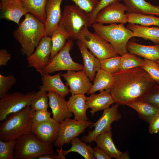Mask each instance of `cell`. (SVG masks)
Wrapping results in <instances>:
<instances>
[{
	"label": "cell",
	"mask_w": 159,
	"mask_h": 159,
	"mask_svg": "<svg viewBox=\"0 0 159 159\" xmlns=\"http://www.w3.org/2000/svg\"><path fill=\"white\" fill-rule=\"evenodd\" d=\"M112 75L113 81L110 93L115 103L119 105H126L140 98L157 84L141 67L120 70Z\"/></svg>",
	"instance_id": "1"
},
{
	"label": "cell",
	"mask_w": 159,
	"mask_h": 159,
	"mask_svg": "<svg viewBox=\"0 0 159 159\" xmlns=\"http://www.w3.org/2000/svg\"><path fill=\"white\" fill-rule=\"evenodd\" d=\"M24 16V19L13 34L21 45L22 54L28 57L34 52L42 38L46 36L44 23L29 13Z\"/></svg>",
	"instance_id": "2"
},
{
	"label": "cell",
	"mask_w": 159,
	"mask_h": 159,
	"mask_svg": "<svg viewBox=\"0 0 159 159\" xmlns=\"http://www.w3.org/2000/svg\"><path fill=\"white\" fill-rule=\"evenodd\" d=\"M32 109L27 106L21 110L9 115L0 126V140L9 141L17 139L31 131L33 125Z\"/></svg>",
	"instance_id": "3"
},
{
	"label": "cell",
	"mask_w": 159,
	"mask_h": 159,
	"mask_svg": "<svg viewBox=\"0 0 159 159\" xmlns=\"http://www.w3.org/2000/svg\"><path fill=\"white\" fill-rule=\"evenodd\" d=\"M124 24H112L105 25L95 23L92 26L95 32L109 43L117 53L121 56L127 52V44L133 37V32Z\"/></svg>",
	"instance_id": "4"
},
{
	"label": "cell",
	"mask_w": 159,
	"mask_h": 159,
	"mask_svg": "<svg viewBox=\"0 0 159 159\" xmlns=\"http://www.w3.org/2000/svg\"><path fill=\"white\" fill-rule=\"evenodd\" d=\"M54 153L52 143L39 139L32 131L16 139L14 159H35L43 155Z\"/></svg>",
	"instance_id": "5"
},
{
	"label": "cell",
	"mask_w": 159,
	"mask_h": 159,
	"mask_svg": "<svg viewBox=\"0 0 159 159\" xmlns=\"http://www.w3.org/2000/svg\"><path fill=\"white\" fill-rule=\"evenodd\" d=\"M70 37L77 39L81 29L92 26L89 13L75 4L65 6L59 24Z\"/></svg>",
	"instance_id": "6"
},
{
	"label": "cell",
	"mask_w": 159,
	"mask_h": 159,
	"mask_svg": "<svg viewBox=\"0 0 159 159\" xmlns=\"http://www.w3.org/2000/svg\"><path fill=\"white\" fill-rule=\"evenodd\" d=\"M77 40L81 41L100 61L118 55L109 43L96 33L91 32L87 27L81 29Z\"/></svg>",
	"instance_id": "7"
},
{
	"label": "cell",
	"mask_w": 159,
	"mask_h": 159,
	"mask_svg": "<svg viewBox=\"0 0 159 159\" xmlns=\"http://www.w3.org/2000/svg\"><path fill=\"white\" fill-rule=\"evenodd\" d=\"M38 94V92L33 91L25 94L17 91L4 95L0 98V121H3L10 114L30 105L31 101Z\"/></svg>",
	"instance_id": "8"
},
{
	"label": "cell",
	"mask_w": 159,
	"mask_h": 159,
	"mask_svg": "<svg viewBox=\"0 0 159 159\" xmlns=\"http://www.w3.org/2000/svg\"><path fill=\"white\" fill-rule=\"evenodd\" d=\"M73 45L72 40L69 39L63 48L50 59L44 68L43 74H49L61 71L82 70L83 65L74 62L71 57L70 52Z\"/></svg>",
	"instance_id": "9"
},
{
	"label": "cell",
	"mask_w": 159,
	"mask_h": 159,
	"mask_svg": "<svg viewBox=\"0 0 159 159\" xmlns=\"http://www.w3.org/2000/svg\"><path fill=\"white\" fill-rule=\"evenodd\" d=\"M119 105L116 103L111 107L104 110L100 118L90 126V129L94 127V130L89 131L87 135L81 137V140L86 143H91L94 141L99 135L111 130L112 123L114 121H119L122 117L118 110Z\"/></svg>",
	"instance_id": "10"
},
{
	"label": "cell",
	"mask_w": 159,
	"mask_h": 159,
	"mask_svg": "<svg viewBox=\"0 0 159 159\" xmlns=\"http://www.w3.org/2000/svg\"><path fill=\"white\" fill-rule=\"evenodd\" d=\"M93 124L90 121L80 122L70 118H66L60 123L58 135L54 143V145L61 148L66 144L71 143V140L85 131Z\"/></svg>",
	"instance_id": "11"
},
{
	"label": "cell",
	"mask_w": 159,
	"mask_h": 159,
	"mask_svg": "<svg viewBox=\"0 0 159 159\" xmlns=\"http://www.w3.org/2000/svg\"><path fill=\"white\" fill-rule=\"evenodd\" d=\"M52 49L51 37L44 36L40 41L35 50L27 57L28 67H34L37 72L43 75V69L50 59Z\"/></svg>",
	"instance_id": "12"
},
{
	"label": "cell",
	"mask_w": 159,
	"mask_h": 159,
	"mask_svg": "<svg viewBox=\"0 0 159 159\" xmlns=\"http://www.w3.org/2000/svg\"><path fill=\"white\" fill-rule=\"evenodd\" d=\"M125 5L117 1L102 9L97 14L95 23L100 24L122 23L127 22V18L125 11Z\"/></svg>",
	"instance_id": "13"
},
{
	"label": "cell",
	"mask_w": 159,
	"mask_h": 159,
	"mask_svg": "<svg viewBox=\"0 0 159 159\" xmlns=\"http://www.w3.org/2000/svg\"><path fill=\"white\" fill-rule=\"evenodd\" d=\"M61 76L66 81V85L69 87L72 95L87 93L92 84L83 70L67 71L61 74Z\"/></svg>",
	"instance_id": "14"
},
{
	"label": "cell",
	"mask_w": 159,
	"mask_h": 159,
	"mask_svg": "<svg viewBox=\"0 0 159 159\" xmlns=\"http://www.w3.org/2000/svg\"><path fill=\"white\" fill-rule=\"evenodd\" d=\"M1 19L14 21L18 25L22 16L28 13L21 0H0Z\"/></svg>",
	"instance_id": "15"
},
{
	"label": "cell",
	"mask_w": 159,
	"mask_h": 159,
	"mask_svg": "<svg viewBox=\"0 0 159 159\" xmlns=\"http://www.w3.org/2000/svg\"><path fill=\"white\" fill-rule=\"evenodd\" d=\"M60 123L53 118L39 124L33 125L31 131L42 141L54 143L58 135Z\"/></svg>",
	"instance_id": "16"
},
{
	"label": "cell",
	"mask_w": 159,
	"mask_h": 159,
	"mask_svg": "<svg viewBox=\"0 0 159 159\" xmlns=\"http://www.w3.org/2000/svg\"><path fill=\"white\" fill-rule=\"evenodd\" d=\"M63 0H47L46 19L44 23L46 36L51 37L58 25L62 16L61 5Z\"/></svg>",
	"instance_id": "17"
},
{
	"label": "cell",
	"mask_w": 159,
	"mask_h": 159,
	"mask_svg": "<svg viewBox=\"0 0 159 159\" xmlns=\"http://www.w3.org/2000/svg\"><path fill=\"white\" fill-rule=\"evenodd\" d=\"M49 105L52 110L53 118L60 123L66 118L73 115L67 106V101L59 94L52 91L48 92Z\"/></svg>",
	"instance_id": "18"
},
{
	"label": "cell",
	"mask_w": 159,
	"mask_h": 159,
	"mask_svg": "<svg viewBox=\"0 0 159 159\" xmlns=\"http://www.w3.org/2000/svg\"><path fill=\"white\" fill-rule=\"evenodd\" d=\"M62 72L51 75L49 74L42 75V85L39 87V90L45 92H54L65 97L70 93L69 88L62 81L61 77Z\"/></svg>",
	"instance_id": "19"
},
{
	"label": "cell",
	"mask_w": 159,
	"mask_h": 159,
	"mask_svg": "<svg viewBox=\"0 0 159 159\" xmlns=\"http://www.w3.org/2000/svg\"><path fill=\"white\" fill-rule=\"evenodd\" d=\"M86 104L91 110L90 112L92 116L98 111L104 110L115 103L110 93V90H105L97 94L94 93L86 97Z\"/></svg>",
	"instance_id": "20"
},
{
	"label": "cell",
	"mask_w": 159,
	"mask_h": 159,
	"mask_svg": "<svg viewBox=\"0 0 159 159\" xmlns=\"http://www.w3.org/2000/svg\"><path fill=\"white\" fill-rule=\"evenodd\" d=\"M77 44L83 62V70L91 81L93 80L97 72L100 69V62L80 41L77 40Z\"/></svg>",
	"instance_id": "21"
},
{
	"label": "cell",
	"mask_w": 159,
	"mask_h": 159,
	"mask_svg": "<svg viewBox=\"0 0 159 159\" xmlns=\"http://www.w3.org/2000/svg\"><path fill=\"white\" fill-rule=\"evenodd\" d=\"M86 97L85 95L75 94L69 97L67 106L69 111L74 115L76 120L84 122L88 120L87 110L88 108L86 104Z\"/></svg>",
	"instance_id": "22"
},
{
	"label": "cell",
	"mask_w": 159,
	"mask_h": 159,
	"mask_svg": "<svg viewBox=\"0 0 159 159\" xmlns=\"http://www.w3.org/2000/svg\"><path fill=\"white\" fill-rule=\"evenodd\" d=\"M137 112L139 118L150 123L159 113V110L140 98L133 100L126 105Z\"/></svg>",
	"instance_id": "23"
},
{
	"label": "cell",
	"mask_w": 159,
	"mask_h": 159,
	"mask_svg": "<svg viewBox=\"0 0 159 159\" xmlns=\"http://www.w3.org/2000/svg\"><path fill=\"white\" fill-rule=\"evenodd\" d=\"M127 48L129 52L144 59L154 61L159 59V44L146 45L129 41Z\"/></svg>",
	"instance_id": "24"
},
{
	"label": "cell",
	"mask_w": 159,
	"mask_h": 159,
	"mask_svg": "<svg viewBox=\"0 0 159 159\" xmlns=\"http://www.w3.org/2000/svg\"><path fill=\"white\" fill-rule=\"evenodd\" d=\"M128 13H142L159 16V6L145 0H123Z\"/></svg>",
	"instance_id": "25"
},
{
	"label": "cell",
	"mask_w": 159,
	"mask_h": 159,
	"mask_svg": "<svg viewBox=\"0 0 159 159\" xmlns=\"http://www.w3.org/2000/svg\"><path fill=\"white\" fill-rule=\"evenodd\" d=\"M111 130L105 132L98 135L94 141L97 146L104 150L111 158L121 159L123 153L119 150L113 141Z\"/></svg>",
	"instance_id": "26"
},
{
	"label": "cell",
	"mask_w": 159,
	"mask_h": 159,
	"mask_svg": "<svg viewBox=\"0 0 159 159\" xmlns=\"http://www.w3.org/2000/svg\"><path fill=\"white\" fill-rule=\"evenodd\" d=\"M126 27L133 32V37L150 40L155 45L159 44V27H150L128 23Z\"/></svg>",
	"instance_id": "27"
},
{
	"label": "cell",
	"mask_w": 159,
	"mask_h": 159,
	"mask_svg": "<svg viewBox=\"0 0 159 159\" xmlns=\"http://www.w3.org/2000/svg\"><path fill=\"white\" fill-rule=\"evenodd\" d=\"M113 81L112 74L100 68L97 72L92 87L87 94L90 95L97 91L101 92L105 90L110 89Z\"/></svg>",
	"instance_id": "28"
},
{
	"label": "cell",
	"mask_w": 159,
	"mask_h": 159,
	"mask_svg": "<svg viewBox=\"0 0 159 159\" xmlns=\"http://www.w3.org/2000/svg\"><path fill=\"white\" fill-rule=\"evenodd\" d=\"M28 13L44 23L46 19L45 7L47 0H21Z\"/></svg>",
	"instance_id": "29"
},
{
	"label": "cell",
	"mask_w": 159,
	"mask_h": 159,
	"mask_svg": "<svg viewBox=\"0 0 159 159\" xmlns=\"http://www.w3.org/2000/svg\"><path fill=\"white\" fill-rule=\"evenodd\" d=\"M86 143L77 137H75L71 140V147L66 150L62 149V153L66 155L70 152H75L78 153L85 159H95L94 156V149L91 147L90 143L88 145Z\"/></svg>",
	"instance_id": "30"
},
{
	"label": "cell",
	"mask_w": 159,
	"mask_h": 159,
	"mask_svg": "<svg viewBox=\"0 0 159 159\" xmlns=\"http://www.w3.org/2000/svg\"><path fill=\"white\" fill-rule=\"evenodd\" d=\"M51 37L52 49L50 58L54 57L63 48L67 42V40L70 37L64 28L59 24Z\"/></svg>",
	"instance_id": "31"
},
{
	"label": "cell",
	"mask_w": 159,
	"mask_h": 159,
	"mask_svg": "<svg viewBox=\"0 0 159 159\" xmlns=\"http://www.w3.org/2000/svg\"><path fill=\"white\" fill-rule=\"evenodd\" d=\"M127 22L148 26H155L159 27V16L142 13H126Z\"/></svg>",
	"instance_id": "32"
},
{
	"label": "cell",
	"mask_w": 159,
	"mask_h": 159,
	"mask_svg": "<svg viewBox=\"0 0 159 159\" xmlns=\"http://www.w3.org/2000/svg\"><path fill=\"white\" fill-rule=\"evenodd\" d=\"M144 59L128 52L121 56L120 70H124L134 68L142 67L144 64Z\"/></svg>",
	"instance_id": "33"
},
{
	"label": "cell",
	"mask_w": 159,
	"mask_h": 159,
	"mask_svg": "<svg viewBox=\"0 0 159 159\" xmlns=\"http://www.w3.org/2000/svg\"><path fill=\"white\" fill-rule=\"evenodd\" d=\"M37 95L31 101L30 106L33 111L47 110L49 98L47 92L39 90Z\"/></svg>",
	"instance_id": "34"
},
{
	"label": "cell",
	"mask_w": 159,
	"mask_h": 159,
	"mask_svg": "<svg viewBox=\"0 0 159 159\" xmlns=\"http://www.w3.org/2000/svg\"><path fill=\"white\" fill-rule=\"evenodd\" d=\"M16 139L9 141L0 140V159H14Z\"/></svg>",
	"instance_id": "35"
},
{
	"label": "cell",
	"mask_w": 159,
	"mask_h": 159,
	"mask_svg": "<svg viewBox=\"0 0 159 159\" xmlns=\"http://www.w3.org/2000/svg\"><path fill=\"white\" fill-rule=\"evenodd\" d=\"M120 57L118 55L100 61V68L112 74L117 72L120 70Z\"/></svg>",
	"instance_id": "36"
},
{
	"label": "cell",
	"mask_w": 159,
	"mask_h": 159,
	"mask_svg": "<svg viewBox=\"0 0 159 159\" xmlns=\"http://www.w3.org/2000/svg\"><path fill=\"white\" fill-rule=\"evenodd\" d=\"M139 98L159 110V84H157Z\"/></svg>",
	"instance_id": "37"
},
{
	"label": "cell",
	"mask_w": 159,
	"mask_h": 159,
	"mask_svg": "<svg viewBox=\"0 0 159 159\" xmlns=\"http://www.w3.org/2000/svg\"><path fill=\"white\" fill-rule=\"evenodd\" d=\"M145 62L141 67L156 82L159 84V66L155 61L144 59Z\"/></svg>",
	"instance_id": "38"
},
{
	"label": "cell",
	"mask_w": 159,
	"mask_h": 159,
	"mask_svg": "<svg viewBox=\"0 0 159 159\" xmlns=\"http://www.w3.org/2000/svg\"><path fill=\"white\" fill-rule=\"evenodd\" d=\"M16 78L13 75H3L0 74V97L8 93L16 82Z\"/></svg>",
	"instance_id": "39"
},
{
	"label": "cell",
	"mask_w": 159,
	"mask_h": 159,
	"mask_svg": "<svg viewBox=\"0 0 159 159\" xmlns=\"http://www.w3.org/2000/svg\"><path fill=\"white\" fill-rule=\"evenodd\" d=\"M52 113L47 110L33 111L32 109L31 116L33 125L46 121L51 118Z\"/></svg>",
	"instance_id": "40"
},
{
	"label": "cell",
	"mask_w": 159,
	"mask_h": 159,
	"mask_svg": "<svg viewBox=\"0 0 159 159\" xmlns=\"http://www.w3.org/2000/svg\"><path fill=\"white\" fill-rule=\"evenodd\" d=\"M74 4L88 13L91 12L100 0H70Z\"/></svg>",
	"instance_id": "41"
},
{
	"label": "cell",
	"mask_w": 159,
	"mask_h": 159,
	"mask_svg": "<svg viewBox=\"0 0 159 159\" xmlns=\"http://www.w3.org/2000/svg\"><path fill=\"white\" fill-rule=\"evenodd\" d=\"M121 1L123 0H100L94 10L91 12L89 13L92 24L95 23L96 15L102 9L112 3Z\"/></svg>",
	"instance_id": "42"
},
{
	"label": "cell",
	"mask_w": 159,
	"mask_h": 159,
	"mask_svg": "<svg viewBox=\"0 0 159 159\" xmlns=\"http://www.w3.org/2000/svg\"><path fill=\"white\" fill-rule=\"evenodd\" d=\"M148 131L151 134H156L159 131V113L149 124Z\"/></svg>",
	"instance_id": "43"
},
{
	"label": "cell",
	"mask_w": 159,
	"mask_h": 159,
	"mask_svg": "<svg viewBox=\"0 0 159 159\" xmlns=\"http://www.w3.org/2000/svg\"><path fill=\"white\" fill-rule=\"evenodd\" d=\"M94 156L96 159H111L112 158L104 150L97 146L94 148Z\"/></svg>",
	"instance_id": "44"
},
{
	"label": "cell",
	"mask_w": 159,
	"mask_h": 159,
	"mask_svg": "<svg viewBox=\"0 0 159 159\" xmlns=\"http://www.w3.org/2000/svg\"><path fill=\"white\" fill-rule=\"evenodd\" d=\"M11 58V54L7 50L2 49L0 50V66H6Z\"/></svg>",
	"instance_id": "45"
},
{
	"label": "cell",
	"mask_w": 159,
	"mask_h": 159,
	"mask_svg": "<svg viewBox=\"0 0 159 159\" xmlns=\"http://www.w3.org/2000/svg\"><path fill=\"white\" fill-rule=\"evenodd\" d=\"M38 159H59L58 154L54 153L51 154H47L41 155L38 158Z\"/></svg>",
	"instance_id": "46"
},
{
	"label": "cell",
	"mask_w": 159,
	"mask_h": 159,
	"mask_svg": "<svg viewBox=\"0 0 159 159\" xmlns=\"http://www.w3.org/2000/svg\"><path fill=\"white\" fill-rule=\"evenodd\" d=\"M130 158L129 152L127 150L124 152L121 159H129Z\"/></svg>",
	"instance_id": "47"
},
{
	"label": "cell",
	"mask_w": 159,
	"mask_h": 159,
	"mask_svg": "<svg viewBox=\"0 0 159 159\" xmlns=\"http://www.w3.org/2000/svg\"><path fill=\"white\" fill-rule=\"evenodd\" d=\"M155 61L158 63L159 66V59H157Z\"/></svg>",
	"instance_id": "48"
},
{
	"label": "cell",
	"mask_w": 159,
	"mask_h": 159,
	"mask_svg": "<svg viewBox=\"0 0 159 159\" xmlns=\"http://www.w3.org/2000/svg\"></svg>",
	"instance_id": "49"
}]
</instances>
